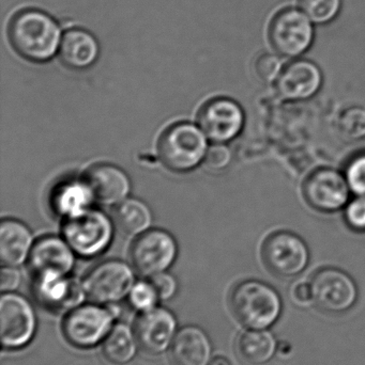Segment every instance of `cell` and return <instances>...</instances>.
I'll list each match as a JSON object with an SVG mask.
<instances>
[{"instance_id": "cell-1", "label": "cell", "mask_w": 365, "mask_h": 365, "mask_svg": "<svg viewBox=\"0 0 365 365\" xmlns=\"http://www.w3.org/2000/svg\"><path fill=\"white\" fill-rule=\"evenodd\" d=\"M12 48L34 63L49 61L59 51L62 34L54 17L44 11L28 8L17 11L8 25Z\"/></svg>"}, {"instance_id": "cell-2", "label": "cell", "mask_w": 365, "mask_h": 365, "mask_svg": "<svg viewBox=\"0 0 365 365\" xmlns=\"http://www.w3.org/2000/svg\"><path fill=\"white\" fill-rule=\"evenodd\" d=\"M234 317L249 329H265L276 323L282 310L280 296L267 283L246 280L238 283L229 295Z\"/></svg>"}, {"instance_id": "cell-3", "label": "cell", "mask_w": 365, "mask_h": 365, "mask_svg": "<svg viewBox=\"0 0 365 365\" xmlns=\"http://www.w3.org/2000/svg\"><path fill=\"white\" fill-rule=\"evenodd\" d=\"M208 138L199 126L189 122L173 124L161 135L158 143L161 162L169 170L189 173L205 160Z\"/></svg>"}, {"instance_id": "cell-4", "label": "cell", "mask_w": 365, "mask_h": 365, "mask_svg": "<svg viewBox=\"0 0 365 365\" xmlns=\"http://www.w3.org/2000/svg\"><path fill=\"white\" fill-rule=\"evenodd\" d=\"M315 25L296 6H285L274 13L268 25L267 36L274 51L286 59H297L312 48Z\"/></svg>"}, {"instance_id": "cell-5", "label": "cell", "mask_w": 365, "mask_h": 365, "mask_svg": "<svg viewBox=\"0 0 365 365\" xmlns=\"http://www.w3.org/2000/svg\"><path fill=\"white\" fill-rule=\"evenodd\" d=\"M62 236L77 255L90 259L102 255L111 246L114 225L106 214L90 208L79 216L66 219Z\"/></svg>"}, {"instance_id": "cell-6", "label": "cell", "mask_w": 365, "mask_h": 365, "mask_svg": "<svg viewBox=\"0 0 365 365\" xmlns=\"http://www.w3.org/2000/svg\"><path fill=\"white\" fill-rule=\"evenodd\" d=\"M261 257L270 274L291 279L306 269L310 262V250L306 242L294 232L276 231L264 240Z\"/></svg>"}, {"instance_id": "cell-7", "label": "cell", "mask_w": 365, "mask_h": 365, "mask_svg": "<svg viewBox=\"0 0 365 365\" xmlns=\"http://www.w3.org/2000/svg\"><path fill=\"white\" fill-rule=\"evenodd\" d=\"M302 197L312 210L334 214L344 210L351 201V190L344 173L321 167L309 173L302 182Z\"/></svg>"}, {"instance_id": "cell-8", "label": "cell", "mask_w": 365, "mask_h": 365, "mask_svg": "<svg viewBox=\"0 0 365 365\" xmlns=\"http://www.w3.org/2000/svg\"><path fill=\"white\" fill-rule=\"evenodd\" d=\"M135 284L132 268L122 261L103 262L88 272L83 281L84 291L91 302L113 304L124 299Z\"/></svg>"}, {"instance_id": "cell-9", "label": "cell", "mask_w": 365, "mask_h": 365, "mask_svg": "<svg viewBox=\"0 0 365 365\" xmlns=\"http://www.w3.org/2000/svg\"><path fill=\"white\" fill-rule=\"evenodd\" d=\"M178 255L177 242L169 232L148 230L137 236L131 247V262L143 276L151 277L166 272Z\"/></svg>"}, {"instance_id": "cell-10", "label": "cell", "mask_w": 365, "mask_h": 365, "mask_svg": "<svg viewBox=\"0 0 365 365\" xmlns=\"http://www.w3.org/2000/svg\"><path fill=\"white\" fill-rule=\"evenodd\" d=\"M114 315L109 309L85 304L69 311L62 322V334L77 349L96 346L111 329Z\"/></svg>"}, {"instance_id": "cell-11", "label": "cell", "mask_w": 365, "mask_h": 365, "mask_svg": "<svg viewBox=\"0 0 365 365\" xmlns=\"http://www.w3.org/2000/svg\"><path fill=\"white\" fill-rule=\"evenodd\" d=\"M197 123L212 143H227L241 134L246 115L236 101L216 98L206 102L199 109Z\"/></svg>"}, {"instance_id": "cell-12", "label": "cell", "mask_w": 365, "mask_h": 365, "mask_svg": "<svg viewBox=\"0 0 365 365\" xmlns=\"http://www.w3.org/2000/svg\"><path fill=\"white\" fill-rule=\"evenodd\" d=\"M313 299L321 310L342 313L349 310L358 298L355 281L338 268H321L311 280Z\"/></svg>"}, {"instance_id": "cell-13", "label": "cell", "mask_w": 365, "mask_h": 365, "mask_svg": "<svg viewBox=\"0 0 365 365\" xmlns=\"http://www.w3.org/2000/svg\"><path fill=\"white\" fill-rule=\"evenodd\" d=\"M36 314L23 296L4 293L0 299V334L6 349L25 346L36 332Z\"/></svg>"}, {"instance_id": "cell-14", "label": "cell", "mask_w": 365, "mask_h": 365, "mask_svg": "<svg viewBox=\"0 0 365 365\" xmlns=\"http://www.w3.org/2000/svg\"><path fill=\"white\" fill-rule=\"evenodd\" d=\"M324 74L312 60L297 58L285 64L276 81V91L282 100L299 102L312 98L323 87Z\"/></svg>"}, {"instance_id": "cell-15", "label": "cell", "mask_w": 365, "mask_h": 365, "mask_svg": "<svg viewBox=\"0 0 365 365\" xmlns=\"http://www.w3.org/2000/svg\"><path fill=\"white\" fill-rule=\"evenodd\" d=\"M34 294L39 304L53 313L76 308L86 295L83 283L54 274L34 276Z\"/></svg>"}, {"instance_id": "cell-16", "label": "cell", "mask_w": 365, "mask_h": 365, "mask_svg": "<svg viewBox=\"0 0 365 365\" xmlns=\"http://www.w3.org/2000/svg\"><path fill=\"white\" fill-rule=\"evenodd\" d=\"M175 317L166 309L144 311L134 323V334L141 351L149 355H160L166 351L175 338Z\"/></svg>"}, {"instance_id": "cell-17", "label": "cell", "mask_w": 365, "mask_h": 365, "mask_svg": "<svg viewBox=\"0 0 365 365\" xmlns=\"http://www.w3.org/2000/svg\"><path fill=\"white\" fill-rule=\"evenodd\" d=\"M74 253L64 238L44 236L34 242L28 263L34 276L43 274L68 276L74 267Z\"/></svg>"}, {"instance_id": "cell-18", "label": "cell", "mask_w": 365, "mask_h": 365, "mask_svg": "<svg viewBox=\"0 0 365 365\" xmlns=\"http://www.w3.org/2000/svg\"><path fill=\"white\" fill-rule=\"evenodd\" d=\"M86 182L94 192L96 201L104 205H118L128 199L131 190L130 178L119 167L98 164L86 173Z\"/></svg>"}, {"instance_id": "cell-19", "label": "cell", "mask_w": 365, "mask_h": 365, "mask_svg": "<svg viewBox=\"0 0 365 365\" xmlns=\"http://www.w3.org/2000/svg\"><path fill=\"white\" fill-rule=\"evenodd\" d=\"M29 227L16 219L6 218L0 225V261L4 266L17 267L29 259L34 245Z\"/></svg>"}, {"instance_id": "cell-20", "label": "cell", "mask_w": 365, "mask_h": 365, "mask_svg": "<svg viewBox=\"0 0 365 365\" xmlns=\"http://www.w3.org/2000/svg\"><path fill=\"white\" fill-rule=\"evenodd\" d=\"M100 45L94 34L81 28H71L62 34L60 60L72 70H86L96 63Z\"/></svg>"}, {"instance_id": "cell-21", "label": "cell", "mask_w": 365, "mask_h": 365, "mask_svg": "<svg viewBox=\"0 0 365 365\" xmlns=\"http://www.w3.org/2000/svg\"><path fill=\"white\" fill-rule=\"evenodd\" d=\"M211 358V343L206 332L196 326H186L176 334L171 343L174 365H208Z\"/></svg>"}, {"instance_id": "cell-22", "label": "cell", "mask_w": 365, "mask_h": 365, "mask_svg": "<svg viewBox=\"0 0 365 365\" xmlns=\"http://www.w3.org/2000/svg\"><path fill=\"white\" fill-rule=\"evenodd\" d=\"M94 201V192L85 179L69 180L54 189L51 206L57 216L66 220L90 210Z\"/></svg>"}, {"instance_id": "cell-23", "label": "cell", "mask_w": 365, "mask_h": 365, "mask_svg": "<svg viewBox=\"0 0 365 365\" xmlns=\"http://www.w3.org/2000/svg\"><path fill=\"white\" fill-rule=\"evenodd\" d=\"M276 343L274 336L265 330H246L237 340V351L244 362L263 365L276 354Z\"/></svg>"}, {"instance_id": "cell-24", "label": "cell", "mask_w": 365, "mask_h": 365, "mask_svg": "<svg viewBox=\"0 0 365 365\" xmlns=\"http://www.w3.org/2000/svg\"><path fill=\"white\" fill-rule=\"evenodd\" d=\"M137 345L132 330L124 324H118L103 341V357L113 365L128 364L136 355Z\"/></svg>"}, {"instance_id": "cell-25", "label": "cell", "mask_w": 365, "mask_h": 365, "mask_svg": "<svg viewBox=\"0 0 365 365\" xmlns=\"http://www.w3.org/2000/svg\"><path fill=\"white\" fill-rule=\"evenodd\" d=\"M114 220L124 234L139 236L149 230L152 214L141 200L126 199L116 205Z\"/></svg>"}, {"instance_id": "cell-26", "label": "cell", "mask_w": 365, "mask_h": 365, "mask_svg": "<svg viewBox=\"0 0 365 365\" xmlns=\"http://www.w3.org/2000/svg\"><path fill=\"white\" fill-rule=\"evenodd\" d=\"M343 0H298L301 9L315 26H327L334 23L343 10Z\"/></svg>"}, {"instance_id": "cell-27", "label": "cell", "mask_w": 365, "mask_h": 365, "mask_svg": "<svg viewBox=\"0 0 365 365\" xmlns=\"http://www.w3.org/2000/svg\"><path fill=\"white\" fill-rule=\"evenodd\" d=\"M338 132L344 140L357 143L365 139V109L349 106L339 115Z\"/></svg>"}, {"instance_id": "cell-28", "label": "cell", "mask_w": 365, "mask_h": 365, "mask_svg": "<svg viewBox=\"0 0 365 365\" xmlns=\"http://www.w3.org/2000/svg\"><path fill=\"white\" fill-rule=\"evenodd\" d=\"M282 58L276 51L274 53L266 51V53H259L255 59L254 66H253L255 75L259 81L266 85L276 83L285 66L283 64Z\"/></svg>"}, {"instance_id": "cell-29", "label": "cell", "mask_w": 365, "mask_h": 365, "mask_svg": "<svg viewBox=\"0 0 365 365\" xmlns=\"http://www.w3.org/2000/svg\"><path fill=\"white\" fill-rule=\"evenodd\" d=\"M344 177L351 192L365 197V149L349 156L344 165Z\"/></svg>"}, {"instance_id": "cell-30", "label": "cell", "mask_w": 365, "mask_h": 365, "mask_svg": "<svg viewBox=\"0 0 365 365\" xmlns=\"http://www.w3.org/2000/svg\"><path fill=\"white\" fill-rule=\"evenodd\" d=\"M158 299L160 298H159L158 293L152 285L151 281L149 282L139 281V282L135 283L129 294V300H130L133 308L143 311V312L156 308Z\"/></svg>"}, {"instance_id": "cell-31", "label": "cell", "mask_w": 365, "mask_h": 365, "mask_svg": "<svg viewBox=\"0 0 365 365\" xmlns=\"http://www.w3.org/2000/svg\"><path fill=\"white\" fill-rule=\"evenodd\" d=\"M347 227L356 233H365V197L357 195L344 208Z\"/></svg>"}, {"instance_id": "cell-32", "label": "cell", "mask_w": 365, "mask_h": 365, "mask_svg": "<svg viewBox=\"0 0 365 365\" xmlns=\"http://www.w3.org/2000/svg\"><path fill=\"white\" fill-rule=\"evenodd\" d=\"M231 158L233 155L231 150L225 145V143H216L212 147L208 148L204 163L210 170L222 171L229 166Z\"/></svg>"}, {"instance_id": "cell-33", "label": "cell", "mask_w": 365, "mask_h": 365, "mask_svg": "<svg viewBox=\"0 0 365 365\" xmlns=\"http://www.w3.org/2000/svg\"><path fill=\"white\" fill-rule=\"evenodd\" d=\"M150 281L156 289L160 299H169L175 295L176 291H177V282H176L175 278L166 272L151 277Z\"/></svg>"}, {"instance_id": "cell-34", "label": "cell", "mask_w": 365, "mask_h": 365, "mask_svg": "<svg viewBox=\"0 0 365 365\" xmlns=\"http://www.w3.org/2000/svg\"><path fill=\"white\" fill-rule=\"evenodd\" d=\"M21 272L16 267L4 266L0 272V289L4 293L15 291L21 283Z\"/></svg>"}, {"instance_id": "cell-35", "label": "cell", "mask_w": 365, "mask_h": 365, "mask_svg": "<svg viewBox=\"0 0 365 365\" xmlns=\"http://www.w3.org/2000/svg\"><path fill=\"white\" fill-rule=\"evenodd\" d=\"M291 295L294 299L299 304H309L313 299V292L311 283L299 282L294 285L291 289Z\"/></svg>"}, {"instance_id": "cell-36", "label": "cell", "mask_w": 365, "mask_h": 365, "mask_svg": "<svg viewBox=\"0 0 365 365\" xmlns=\"http://www.w3.org/2000/svg\"><path fill=\"white\" fill-rule=\"evenodd\" d=\"M208 365H233L231 364L227 358L223 357V356H218V357L214 358L210 360L209 364Z\"/></svg>"}]
</instances>
